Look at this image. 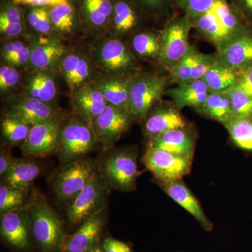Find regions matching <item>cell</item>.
<instances>
[{
	"label": "cell",
	"mask_w": 252,
	"mask_h": 252,
	"mask_svg": "<svg viewBox=\"0 0 252 252\" xmlns=\"http://www.w3.org/2000/svg\"><path fill=\"white\" fill-rule=\"evenodd\" d=\"M23 76L21 71L12 66L1 64L0 67V93L5 99L14 95V91L21 86Z\"/></svg>",
	"instance_id": "cell-40"
},
{
	"label": "cell",
	"mask_w": 252,
	"mask_h": 252,
	"mask_svg": "<svg viewBox=\"0 0 252 252\" xmlns=\"http://www.w3.org/2000/svg\"><path fill=\"white\" fill-rule=\"evenodd\" d=\"M57 72L54 70L26 72L21 83L23 94L54 106L58 96Z\"/></svg>",
	"instance_id": "cell-22"
},
{
	"label": "cell",
	"mask_w": 252,
	"mask_h": 252,
	"mask_svg": "<svg viewBox=\"0 0 252 252\" xmlns=\"http://www.w3.org/2000/svg\"><path fill=\"white\" fill-rule=\"evenodd\" d=\"M27 36L25 35L21 37L4 39L1 46V61L3 64H6L31 42L32 35H29L28 40L26 41Z\"/></svg>",
	"instance_id": "cell-43"
},
{
	"label": "cell",
	"mask_w": 252,
	"mask_h": 252,
	"mask_svg": "<svg viewBox=\"0 0 252 252\" xmlns=\"http://www.w3.org/2000/svg\"><path fill=\"white\" fill-rule=\"evenodd\" d=\"M32 241L40 252H61L65 233L61 219L44 195L33 192L29 200Z\"/></svg>",
	"instance_id": "cell-2"
},
{
	"label": "cell",
	"mask_w": 252,
	"mask_h": 252,
	"mask_svg": "<svg viewBox=\"0 0 252 252\" xmlns=\"http://www.w3.org/2000/svg\"><path fill=\"white\" fill-rule=\"evenodd\" d=\"M224 126L238 148L252 152V118H233Z\"/></svg>",
	"instance_id": "cell-34"
},
{
	"label": "cell",
	"mask_w": 252,
	"mask_h": 252,
	"mask_svg": "<svg viewBox=\"0 0 252 252\" xmlns=\"http://www.w3.org/2000/svg\"><path fill=\"white\" fill-rule=\"evenodd\" d=\"M97 170V162L87 157L63 165L51 179L58 203L69 207Z\"/></svg>",
	"instance_id": "cell-6"
},
{
	"label": "cell",
	"mask_w": 252,
	"mask_h": 252,
	"mask_svg": "<svg viewBox=\"0 0 252 252\" xmlns=\"http://www.w3.org/2000/svg\"><path fill=\"white\" fill-rule=\"evenodd\" d=\"M97 167L109 189L132 191L142 172L137 165V150L132 147L104 151Z\"/></svg>",
	"instance_id": "cell-3"
},
{
	"label": "cell",
	"mask_w": 252,
	"mask_h": 252,
	"mask_svg": "<svg viewBox=\"0 0 252 252\" xmlns=\"http://www.w3.org/2000/svg\"><path fill=\"white\" fill-rule=\"evenodd\" d=\"M147 17L131 0H115L114 12L107 34L122 38L136 32Z\"/></svg>",
	"instance_id": "cell-20"
},
{
	"label": "cell",
	"mask_w": 252,
	"mask_h": 252,
	"mask_svg": "<svg viewBox=\"0 0 252 252\" xmlns=\"http://www.w3.org/2000/svg\"><path fill=\"white\" fill-rule=\"evenodd\" d=\"M109 188L97 167L84 188L67 208L69 224H82L89 217L105 206Z\"/></svg>",
	"instance_id": "cell-9"
},
{
	"label": "cell",
	"mask_w": 252,
	"mask_h": 252,
	"mask_svg": "<svg viewBox=\"0 0 252 252\" xmlns=\"http://www.w3.org/2000/svg\"><path fill=\"white\" fill-rule=\"evenodd\" d=\"M0 32L4 39L21 37L27 34L26 9L6 0L1 5Z\"/></svg>",
	"instance_id": "cell-28"
},
{
	"label": "cell",
	"mask_w": 252,
	"mask_h": 252,
	"mask_svg": "<svg viewBox=\"0 0 252 252\" xmlns=\"http://www.w3.org/2000/svg\"><path fill=\"white\" fill-rule=\"evenodd\" d=\"M198 52L196 49L192 48L188 54L170 71V77L174 83L180 85L190 82Z\"/></svg>",
	"instance_id": "cell-41"
},
{
	"label": "cell",
	"mask_w": 252,
	"mask_h": 252,
	"mask_svg": "<svg viewBox=\"0 0 252 252\" xmlns=\"http://www.w3.org/2000/svg\"><path fill=\"white\" fill-rule=\"evenodd\" d=\"M90 252H104L103 250H102V248H100L99 246L96 247L95 248H94V250H91Z\"/></svg>",
	"instance_id": "cell-49"
},
{
	"label": "cell",
	"mask_w": 252,
	"mask_h": 252,
	"mask_svg": "<svg viewBox=\"0 0 252 252\" xmlns=\"http://www.w3.org/2000/svg\"><path fill=\"white\" fill-rule=\"evenodd\" d=\"M32 126L17 118L3 115L1 121V134L5 140L12 145L22 146L27 139Z\"/></svg>",
	"instance_id": "cell-37"
},
{
	"label": "cell",
	"mask_w": 252,
	"mask_h": 252,
	"mask_svg": "<svg viewBox=\"0 0 252 252\" xmlns=\"http://www.w3.org/2000/svg\"><path fill=\"white\" fill-rule=\"evenodd\" d=\"M193 158L147 146L142 162L158 181L166 182L180 180L188 175Z\"/></svg>",
	"instance_id": "cell-10"
},
{
	"label": "cell",
	"mask_w": 252,
	"mask_h": 252,
	"mask_svg": "<svg viewBox=\"0 0 252 252\" xmlns=\"http://www.w3.org/2000/svg\"><path fill=\"white\" fill-rule=\"evenodd\" d=\"M187 126L185 118L175 105H161L148 113L144 123V132L152 140L167 131L185 128Z\"/></svg>",
	"instance_id": "cell-25"
},
{
	"label": "cell",
	"mask_w": 252,
	"mask_h": 252,
	"mask_svg": "<svg viewBox=\"0 0 252 252\" xmlns=\"http://www.w3.org/2000/svg\"><path fill=\"white\" fill-rule=\"evenodd\" d=\"M115 0H77L82 30L86 34L99 37L108 31Z\"/></svg>",
	"instance_id": "cell-17"
},
{
	"label": "cell",
	"mask_w": 252,
	"mask_h": 252,
	"mask_svg": "<svg viewBox=\"0 0 252 252\" xmlns=\"http://www.w3.org/2000/svg\"><path fill=\"white\" fill-rule=\"evenodd\" d=\"M99 146L92 127L75 114L63 126L56 154L61 165H66L86 157Z\"/></svg>",
	"instance_id": "cell-5"
},
{
	"label": "cell",
	"mask_w": 252,
	"mask_h": 252,
	"mask_svg": "<svg viewBox=\"0 0 252 252\" xmlns=\"http://www.w3.org/2000/svg\"><path fill=\"white\" fill-rule=\"evenodd\" d=\"M89 51L101 74L129 76L140 72L135 55L121 38L99 36Z\"/></svg>",
	"instance_id": "cell-4"
},
{
	"label": "cell",
	"mask_w": 252,
	"mask_h": 252,
	"mask_svg": "<svg viewBox=\"0 0 252 252\" xmlns=\"http://www.w3.org/2000/svg\"><path fill=\"white\" fill-rule=\"evenodd\" d=\"M158 185L172 200H175L176 203H178L198 220L204 229L207 231H211L213 224L205 215L198 200L182 179L166 182L158 181Z\"/></svg>",
	"instance_id": "cell-23"
},
{
	"label": "cell",
	"mask_w": 252,
	"mask_h": 252,
	"mask_svg": "<svg viewBox=\"0 0 252 252\" xmlns=\"http://www.w3.org/2000/svg\"><path fill=\"white\" fill-rule=\"evenodd\" d=\"M229 97L234 118H252V95L238 86L225 91Z\"/></svg>",
	"instance_id": "cell-39"
},
{
	"label": "cell",
	"mask_w": 252,
	"mask_h": 252,
	"mask_svg": "<svg viewBox=\"0 0 252 252\" xmlns=\"http://www.w3.org/2000/svg\"><path fill=\"white\" fill-rule=\"evenodd\" d=\"M6 102L5 115L17 118L32 126L64 118L59 109L23 93L11 96Z\"/></svg>",
	"instance_id": "cell-11"
},
{
	"label": "cell",
	"mask_w": 252,
	"mask_h": 252,
	"mask_svg": "<svg viewBox=\"0 0 252 252\" xmlns=\"http://www.w3.org/2000/svg\"><path fill=\"white\" fill-rule=\"evenodd\" d=\"M106 205L94 213L70 236L65 238L61 252H90L99 246L106 219Z\"/></svg>",
	"instance_id": "cell-18"
},
{
	"label": "cell",
	"mask_w": 252,
	"mask_h": 252,
	"mask_svg": "<svg viewBox=\"0 0 252 252\" xmlns=\"http://www.w3.org/2000/svg\"><path fill=\"white\" fill-rule=\"evenodd\" d=\"M133 119L126 109L112 104L106 106L92 125L102 152L114 148L123 134L130 127Z\"/></svg>",
	"instance_id": "cell-12"
},
{
	"label": "cell",
	"mask_w": 252,
	"mask_h": 252,
	"mask_svg": "<svg viewBox=\"0 0 252 252\" xmlns=\"http://www.w3.org/2000/svg\"><path fill=\"white\" fill-rule=\"evenodd\" d=\"M0 233L3 241L15 250H29L32 241L29 203L26 206L1 215Z\"/></svg>",
	"instance_id": "cell-15"
},
{
	"label": "cell",
	"mask_w": 252,
	"mask_h": 252,
	"mask_svg": "<svg viewBox=\"0 0 252 252\" xmlns=\"http://www.w3.org/2000/svg\"><path fill=\"white\" fill-rule=\"evenodd\" d=\"M29 189L14 188L1 184L0 187V215L26 206Z\"/></svg>",
	"instance_id": "cell-38"
},
{
	"label": "cell",
	"mask_w": 252,
	"mask_h": 252,
	"mask_svg": "<svg viewBox=\"0 0 252 252\" xmlns=\"http://www.w3.org/2000/svg\"><path fill=\"white\" fill-rule=\"evenodd\" d=\"M64 118L32 126L27 139L21 147L24 157L43 158L56 153Z\"/></svg>",
	"instance_id": "cell-14"
},
{
	"label": "cell",
	"mask_w": 252,
	"mask_h": 252,
	"mask_svg": "<svg viewBox=\"0 0 252 252\" xmlns=\"http://www.w3.org/2000/svg\"><path fill=\"white\" fill-rule=\"evenodd\" d=\"M197 111L225 126L234 118L229 97L225 93H210L201 107Z\"/></svg>",
	"instance_id": "cell-31"
},
{
	"label": "cell",
	"mask_w": 252,
	"mask_h": 252,
	"mask_svg": "<svg viewBox=\"0 0 252 252\" xmlns=\"http://www.w3.org/2000/svg\"><path fill=\"white\" fill-rule=\"evenodd\" d=\"M236 6L245 21L252 27V0H230Z\"/></svg>",
	"instance_id": "cell-47"
},
{
	"label": "cell",
	"mask_w": 252,
	"mask_h": 252,
	"mask_svg": "<svg viewBox=\"0 0 252 252\" xmlns=\"http://www.w3.org/2000/svg\"><path fill=\"white\" fill-rule=\"evenodd\" d=\"M100 74L93 84L100 91L107 103L127 110L132 81L136 75Z\"/></svg>",
	"instance_id": "cell-24"
},
{
	"label": "cell",
	"mask_w": 252,
	"mask_h": 252,
	"mask_svg": "<svg viewBox=\"0 0 252 252\" xmlns=\"http://www.w3.org/2000/svg\"><path fill=\"white\" fill-rule=\"evenodd\" d=\"M193 28L191 19L185 14L175 16L167 22L161 32V49L158 61L169 72L191 50L189 36Z\"/></svg>",
	"instance_id": "cell-7"
},
{
	"label": "cell",
	"mask_w": 252,
	"mask_h": 252,
	"mask_svg": "<svg viewBox=\"0 0 252 252\" xmlns=\"http://www.w3.org/2000/svg\"><path fill=\"white\" fill-rule=\"evenodd\" d=\"M59 72L67 83L71 93L93 82L99 74L90 51L68 49L59 64Z\"/></svg>",
	"instance_id": "cell-13"
},
{
	"label": "cell",
	"mask_w": 252,
	"mask_h": 252,
	"mask_svg": "<svg viewBox=\"0 0 252 252\" xmlns=\"http://www.w3.org/2000/svg\"><path fill=\"white\" fill-rule=\"evenodd\" d=\"M50 7H28L26 11V24L37 36L55 35L51 17Z\"/></svg>",
	"instance_id": "cell-35"
},
{
	"label": "cell",
	"mask_w": 252,
	"mask_h": 252,
	"mask_svg": "<svg viewBox=\"0 0 252 252\" xmlns=\"http://www.w3.org/2000/svg\"><path fill=\"white\" fill-rule=\"evenodd\" d=\"M73 110L92 127L94 119L108 104L93 82L78 88L71 93Z\"/></svg>",
	"instance_id": "cell-21"
},
{
	"label": "cell",
	"mask_w": 252,
	"mask_h": 252,
	"mask_svg": "<svg viewBox=\"0 0 252 252\" xmlns=\"http://www.w3.org/2000/svg\"><path fill=\"white\" fill-rule=\"evenodd\" d=\"M135 56L144 60H158L161 49V32L144 31L136 32L130 42Z\"/></svg>",
	"instance_id": "cell-32"
},
{
	"label": "cell",
	"mask_w": 252,
	"mask_h": 252,
	"mask_svg": "<svg viewBox=\"0 0 252 252\" xmlns=\"http://www.w3.org/2000/svg\"><path fill=\"white\" fill-rule=\"evenodd\" d=\"M67 51L59 36L33 35L31 60L25 71L54 70L59 72L60 62Z\"/></svg>",
	"instance_id": "cell-16"
},
{
	"label": "cell",
	"mask_w": 252,
	"mask_h": 252,
	"mask_svg": "<svg viewBox=\"0 0 252 252\" xmlns=\"http://www.w3.org/2000/svg\"><path fill=\"white\" fill-rule=\"evenodd\" d=\"M199 35L220 49L250 27L230 0H220L207 12L191 19Z\"/></svg>",
	"instance_id": "cell-1"
},
{
	"label": "cell",
	"mask_w": 252,
	"mask_h": 252,
	"mask_svg": "<svg viewBox=\"0 0 252 252\" xmlns=\"http://www.w3.org/2000/svg\"><path fill=\"white\" fill-rule=\"evenodd\" d=\"M49 9L55 35L72 36L82 30L77 6L72 1L55 5Z\"/></svg>",
	"instance_id": "cell-27"
},
{
	"label": "cell",
	"mask_w": 252,
	"mask_h": 252,
	"mask_svg": "<svg viewBox=\"0 0 252 252\" xmlns=\"http://www.w3.org/2000/svg\"><path fill=\"white\" fill-rule=\"evenodd\" d=\"M41 167L31 158H16L4 177L3 185L14 188L30 189L31 184L40 175Z\"/></svg>",
	"instance_id": "cell-30"
},
{
	"label": "cell",
	"mask_w": 252,
	"mask_h": 252,
	"mask_svg": "<svg viewBox=\"0 0 252 252\" xmlns=\"http://www.w3.org/2000/svg\"><path fill=\"white\" fill-rule=\"evenodd\" d=\"M147 146L171 153L193 157L195 138L186 127L173 129L149 140Z\"/></svg>",
	"instance_id": "cell-26"
},
{
	"label": "cell",
	"mask_w": 252,
	"mask_h": 252,
	"mask_svg": "<svg viewBox=\"0 0 252 252\" xmlns=\"http://www.w3.org/2000/svg\"><path fill=\"white\" fill-rule=\"evenodd\" d=\"M137 5L147 17L161 19L167 21L174 17L176 9H178L177 0H131Z\"/></svg>",
	"instance_id": "cell-36"
},
{
	"label": "cell",
	"mask_w": 252,
	"mask_h": 252,
	"mask_svg": "<svg viewBox=\"0 0 252 252\" xmlns=\"http://www.w3.org/2000/svg\"><path fill=\"white\" fill-rule=\"evenodd\" d=\"M210 93H223L233 88L238 80V71L217 62L203 78Z\"/></svg>",
	"instance_id": "cell-33"
},
{
	"label": "cell",
	"mask_w": 252,
	"mask_h": 252,
	"mask_svg": "<svg viewBox=\"0 0 252 252\" xmlns=\"http://www.w3.org/2000/svg\"><path fill=\"white\" fill-rule=\"evenodd\" d=\"M102 248L104 252H132L127 244L112 238H106Z\"/></svg>",
	"instance_id": "cell-46"
},
{
	"label": "cell",
	"mask_w": 252,
	"mask_h": 252,
	"mask_svg": "<svg viewBox=\"0 0 252 252\" xmlns=\"http://www.w3.org/2000/svg\"><path fill=\"white\" fill-rule=\"evenodd\" d=\"M178 109L186 107L198 109L206 101L210 91L203 79L180 84L167 92Z\"/></svg>",
	"instance_id": "cell-29"
},
{
	"label": "cell",
	"mask_w": 252,
	"mask_h": 252,
	"mask_svg": "<svg viewBox=\"0 0 252 252\" xmlns=\"http://www.w3.org/2000/svg\"><path fill=\"white\" fill-rule=\"evenodd\" d=\"M15 158L13 157L9 148H1L0 152V176L1 177L6 175L12 165Z\"/></svg>",
	"instance_id": "cell-48"
},
{
	"label": "cell",
	"mask_w": 252,
	"mask_h": 252,
	"mask_svg": "<svg viewBox=\"0 0 252 252\" xmlns=\"http://www.w3.org/2000/svg\"><path fill=\"white\" fill-rule=\"evenodd\" d=\"M220 0H177L178 9L190 19L212 9Z\"/></svg>",
	"instance_id": "cell-42"
},
{
	"label": "cell",
	"mask_w": 252,
	"mask_h": 252,
	"mask_svg": "<svg viewBox=\"0 0 252 252\" xmlns=\"http://www.w3.org/2000/svg\"><path fill=\"white\" fill-rule=\"evenodd\" d=\"M235 86L252 95V65L238 70V80Z\"/></svg>",
	"instance_id": "cell-45"
},
{
	"label": "cell",
	"mask_w": 252,
	"mask_h": 252,
	"mask_svg": "<svg viewBox=\"0 0 252 252\" xmlns=\"http://www.w3.org/2000/svg\"><path fill=\"white\" fill-rule=\"evenodd\" d=\"M217 61V55H207L198 52L195 59L190 81L203 79Z\"/></svg>",
	"instance_id": "cell-44"
},
{
	"label": "cell",
	"mask_w": 252,
	"mask_h": 252,
	"mask_svg": "<svg viewBox=\"0 0 252 252\" xmlns=\"http://www.w3.org/2000/svg\"><path fill=\"white\" fill-rule=\"evenodd\" d=\"M167 84V78L153 73H137L130 87L127 110L134 119H142L161 98Z\"/></svg>",
	"instance_id": "cell-8"
},
{
	"label": "cell",
	"mask_w": 252,
	"mask_h": 252,
	"mask_svg": "<svg viewBox=\"0 0 252 252\" xmlns=\"http://www.w3.org/2000/svg\"><path fill=\"white\" fill-rule=\"evenodd\" d=\"M216 55L219 64L234 70H241L252 65V26L217 50Z\"/></svg>",
	"instance_id": "cell-19"
}]
</instances>
